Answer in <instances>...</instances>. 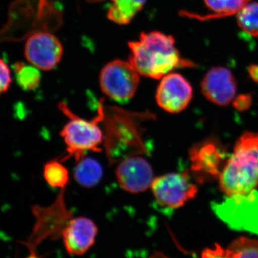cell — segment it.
Masks as SVG:
<instances>
[{"mask_svg":"<svg viewBox=\"0 0 258 258\" xmlns=\"http://www.w3.org/2000/svg\"><path fill=\"white\" fill-rule=\"evenodd\" d=\"M128 62L145 77L161 79L174 69L195 66L181 57L174 37L163 32H143L139 40L128 42Z\"/></svg>","mask_w":258,"mask_h":258,"instance_id":"cell-1","label":"cell"},{"mask_svg":"<svg viewBox=\"0 0 258 258\" xmlns=\"http://www.w3.org/2000/svg\"><path fill=\"white\" fill-rule=\"evenodd\" d=\"M150 113H132L117 107L103 108V145L108 161L118 162L130 156L147 152L141 122Z\"/></svg>","mask_w":258,"mask_h":258,"instance_id":"cell-2","label":"cell"},{"mask_svg":"<svg viewBox=\"0 0 258 258\" xmlns=\"http://www.w3.org/2000/svg\"><path fill=\"white\" fill-rule=\"evenodd\" d=\"M226 197L250 193L258 187V133L246 132L237 139L218 178Z\"/></svg>","mask_w":258,"mask_h":258,"instance_id":"cell-3","label":"cell"},{"mask_svg":"<svg viewBox=\"0 0 258 258\" xmlns=\"http://www.w3.org/2000/svg\"><path fill=\"white\" fill-rule=\"evenodd\" d=\"M58 107L70 120L60 132L67 152L61 161L74 158L78 162L84 158L87 152H101L103 132L100 124L103 118V102L99 103L96 116L91 120L83 119L78 116L64 103H60Z\"/></svg>","mask_w":258,"mask_h":258,"instance_id":"cell-4","label":"cell"},{"mask_svg":"<svg viewBox=\"0 0 258 258\" xmlns=\"http://www.w3.org/2000/svg\"><path fill=\"white\" fill-rule=\"evenodd\" d=\"M212 209L230 228L258 235V190L227 197L220 203H212Z\"/></svg>","mask_w":258,"mask_h":258,"instance_id":"cell-5","label":"cell"},{"mask_svg":"<svg viewBox=\"0 0 258 258\" xmlns=\"http://www.w3.org/2000/svg\"><path fill=\"white\" fill-rule=\"evenodd\" d=\"M64 189V188L60 189L52 205L47 207H32L35 225L28 240L24 242L30 251L35 250V247L45 239L61 235L64 227L72 218V215L66 205Z\"/></svg>","mask_w":258,"mask_h":258,"instance_id":"cell-6","label":"cell"},{"mask_svg":"<svg viewBox=\"0 0 258 258\" xmlns=\"http://www.w3.org/2000/svg\"><path fill=\"white\" fill-rule=\"evenodd\" d=\"M140 82V75L128 61L114 60L106 64L99 76L100 87L107 96L118 103L133 98Z\"/></svg>","mask_w":258,"mask_h":258,"instance_id":"cell-7","label":"cell"},{"mask_svg":"<svg viewBox=\"0 0 258 258\" xmlns=\"http://www.w3.org/2000/svg\"><path fill=\"white\" fill-rule=\"evenodd\" d=\"M151 189L159 205L172 210L184 206L198 192V186L187 171L158 176L153 181Z\"/></svg>","mask_w":258,"mask_h":258,"instance_id":"cell-8","label":"cell"},{"mask_svg":"<svg viewBox=\"0 0 258 258\" xmlns=\"http://www.w3.org/2000/svg\"><path fill=\"white\" fill-rule=\"evenodd\" d=\"M228 157L225 149L217 140L206 139L190 149L191 170L200 182L218 179Z\"/></svg>","mask_w":258,"mask_h":258,"instance_id":"cell-9","label":"cell"},{"mask_svg":"<svg viewBox=\"0 0 258 258\" xmlns=\"http://www.w3.org/2000/svg\"><path fill=\"white\" fill-rule=\"evenodd\" d=\"M192 96V87L189 81L181 74L170 73L161 79L156 93V101L168 113H178L189 106Z\"/></svg>","mask_w":258,"mask_h":258,"instance_id":"cell-10","label":"cell"},{"mask_svg":"<svg viewBox=\"0 0 258 258\" xmlns=\"http://www.w3.org/2000/svg\"><path fill=\"white\" fill-rule=\"evenodd\" d=\"M63 54L62 44L50 32H39L27 40L25 55L32 66L42 71H50L60 62Z\"/></svg>","mask_w":258,"mask_h":258,"instance_id":"cell-11","label":"cell"},{"mask_svg":"<svg viewBox=\"0 0 258 258\" xmlns=\"http://www.w3.org/2000/svg\"><path fill=\"white\" fill-rule=\"evenodd\" d=\"M115 176L122 189L134 194L147 191L154 179L152 166L138 155L130 156L118 161Z\"/></svg>","mask_w":258,"mask_h":258,"instance_id":"cell-12","label":"cell"},{"mask_svg":"<svg viewBox=\"0 0 258 258\" xmlns=\"http://www.w3.org/2000/svg\"><path fill=\"white\" fill-rule=\"evenodd\" d=\"M237 84L230 70L214 67L207 73L201 82L202 93L209 101L226 106L235 98Z\"/></svg>","mask_w":258,"mask_h":258,"instance_id":"cell-13","label":"cell"},{"mask_svg":"<svg viewBox=\"0 0 258 258\" xmlns=\"http://www.w3.org/2000/svg\"><path fill=\"white\" fill-rule=\"evenodd\" d=\"M98 227L87 217H72L62 230L61 236L69 254L82 255L96 241Z\"/></svg>","mask_w":258,"mask_h":258,"instance_id":"cell-14","label":"cell"},{"mask_svg":"<svg viewBox=\"0 0 258 258\" xmlns=\"http://www.w3.org/2000/svg\"><path fill=\"white\" fill-rule=\"evenodd\" d=\"M200 258H258V240L240 237L227 247L215 244L212 248L205 249Z\"/></svg>","mask_w":258,"mask_h":258,"instance_id":"cell-15","label":"cell"},{"mask_svg":"<svg viewBox=\"0 0 258 258\" xmlns=\"http://www.w3.org/2000/svg\"><path fill=\"white\" fill-rule=\"evenodd\" d=\"M108 18L113 23L126 25L142 10L147 0H110Z\"/></svg>","mask_w":258,"mask_h":258,"instance_id":"cell-16","label":"cell"},{"mask_svg":"<svg viewBox=\"0 0 258 258\" xmlns=\"http://www.w3.org/2000/svg\"><path fill=\"white\" fill-rule=\"evenodd\" d=\"M77 163L74 177L79 184L91 188L100 182L103 176V169L98 161L91 158H83Z\"/></svg>","mask_w":258,"mask_h":258,"instance_id":"cell-17","label":"cell"},{"mask_svg":"<svg viewBox=\"0 0 258 258\" xmlns=\"http://www.w3.org/2000/svg\"><path fill=\"white\" fill-rule=\"evenodd\" d=\"M204 2L213 13L205 16L192 15L200 20L232 16L237 14L246 5L248 4L250 0H204Z\"/></svg>","mask_w":258,"mask_h":258,"instance_id":"cell-18","label":"cell"},{"mask_svg":"<svg viewBox=\"0 0 258 258\" xmlns=\"http://www.w3.org/2000/svg\"><path fill=\"white\" fill-rule=\"evenodd\" d=\"M13 69L15 79L20 88L25 91H32L38 87L41 81L40 70L23 62H17Z\"/></svg>","mask_w":258,"mask_h":258,"instance_id":"cell-19","label":"cell"},{"mask_svg":"<svg viewBox=\"0 0 258 258\" xmlns=\"http://www.w3.org/2000/svg\"><path fill=\"white\" fill-rule=\"evenodd\" d=\"M237 15L240 30L249 36L258 37V3H249Z\"/></svg>","mask_w":258,"mask_h":258,"instance_id":"cell-20","label":"cell"},{"mask_svg":"<svg viewBox=\"0 0 258 258\" xmlns=\"http://www.w3.org/2000/svg\"><path fill=\"white\" fill-rule=\"evenodd\" d=\"M43 175L47 184L53 188L64 189L69 180V172L61 161L52 160L44 166Z\"/></svg>","mask_w":258,"mask_h":258,"instance_id":"cell-21","label":"cell"},{"mask_svg":"<svg viewBox=\"0 0 258 258\" xmlns=\"http://www.w3.org/2000/svg\"><path fill=\"white\" fill-rule=\"evenodd\" d=\"M11 82V73L9 67L0 59V95L9 89Z\"/></svg>","mask_w":258,"mask_h":258,"instance_id":"cell-22","label":"cell"},{"mask_svg":"<svg viewBox=\"0 0 258 258\" xmlns=\"http://www.w3.org/2000/svg\"><path fill=\"white\" fill-rule=\"evenodd\" d=\"M251 97L248 95H242L236 98L235 106L237 109H245L250 105Z\"/></svg>","mask_w":258,"mask_h":258,"instance_id":"cell-23","label":"cell"},{"mask_svg":"<svg viewBox=\"0 0 258 258\" xmlns=\"http://www.w3.org/2000/svg\"><path fill=\"white\" fill-rule=\"evenodd\" d=\"M249 76L254 81L258 82V64H251L247 69Z\"/></svg>","mask_w":258,"mask_h":258,"instance_id":"cell-24","label":"cell"},{"mask_svg":"<svg viewBox=\"0 0 258 258\" xmlns=\"http://www.w3.org/2000/svg\"><path fill=\"white\" fill-rule=\"evenodd\" d=\"M148 258H171L168 257V256L165 255V254L162 253H159V252H156V253H154L152 256Z\"/></svg>","mask_w":258,"mask_h":258,"instance_id":"cell-25","label":"cell"}]
</instances>
